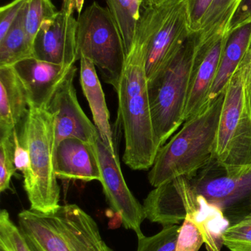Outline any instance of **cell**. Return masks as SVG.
<instances>
[{"label": "cell", "mask_w": 251, "mask_h": 251, "mask_svg": "<svg viewBox=\"0 0 251 251\" xmlns=\"http://www.w3.org/2000/svg\"><path fill=\"white\" fill-rule=\"evenodd\" d=\"M145 66V41L135 32L116 91L125 142L123 161L134 171L151 168L161 148L152 120Z\"/></svg>", "instance_id": "6da1fadb"}, {"label": "cell", "mask_w": 251, "mask_h": 251, "mask_svg": "<svg viewBox=\"0 0 251 251\" xmlns=\"http://www.w3.org/2000/svg\"><path fill=\"white\" fill-rule=\"evenodd\" d=\"M224 91L185 121L159 149L148 174L153 187L178 177H191L215 159Z\"/></svg>", "instance_id": "7a4b0ae2"}, {"label": "cell", "mask_w": 251, "mask_h": 251, "mask_svg": "<svg viewBox=\"0 0 251 251\" xmlns=\"http://www.w3.org/2000/svg\"><path fill=\"white\" fill-rule=\"evenodd\" d=\"M18 226L30 251H113L92 217L76 204L50 214L25 209Z\"/></svg>", "instance_id": "3957f363"}, {"label": "cell", "mask_w": 251, "mask_h": 251, "mask_svg": "<svg viewBox=\"0 0 251 251\" xmlns=\"http://www.w3.org/2000/svg\"><path fill=\"white\" fill-rule=\"evenodd\" d=\"M19 139L28 149L30 161L29 171L23 176L29 209L53 213L60 206V187L55 170L54 116L47 108L29 107Z\"/></svg>", "instance_id": "277c9868"}, {"label": "cell", "mask_w": 251, "mask_h": 251, "mask_svg": "<svg viewBox=\"0 0 251 251\" xmlns=\"http://www.w3.org/2000/svg\"><path fill=\"white\" fill-rule=\"evenodd\" d=\"M215 156L228 170L251 168V47L224 90Z\"/></svg>", "instance_id": "5b68a950"}, {"label": "cell", "mask_w": 251, "mask_h": 251, "mask_svg": "<svg viewBox=\"0 0 251 251\" xmlns=\"http://www.w3.org/2000/svg\"><path fill=\"white\" fill-rule=\"evenodd\" d=\"M200 32H192L175 57L148 79L149 100L156 138L161 147L184 122Z\"/></svg>", "instance_id": "8992f818"}, {"label": "cell", "mask_w": 251, "mask_h": 251, "mask_svg": "<svg viewBox=\"0 0 251 251\" xmlns=\"http://www.w3.org/2000/svg\"><path fill=\"white\" fill-rule=\"evenodd\" d=\"M78 60L89 59L98 68L105 82L116 91L126 61L119 27L108 7L94 1L78 18Z\"/></svg>", "instance_id": "52a82bcc"}, {"label": "cell", "mask_w": 251, "mask_h": 251, "mask_svg": "<svg viewBox=\"0 0 251 251\" xmlns=\"http://www.w3.org/2000/svg\"><path fill=\"white\" fill-rule=\"evenodd\" d=\"M135 32L145 41L150 79L175 57L191 34L185 0H164L142 9Z\"/></svg>", "instance_id": "ba28073f"}, {"label": "cell", "mask_w": 251, "mask_h": 251, "mask_svg": "<svg viewBox=\"0 0 251 251\" xmlns=\"http://www.w3.org/2000/svg\"><path fill=\"white\" fill-rule=\"evenodd\" d=\"M146 218L165 226L193 219L206 230L219 217L216 207L195 191L188 177L173 178L155 187L144 199Z\"/></svg>", "instance_id": "9c48e42d"}, {"label": "cell", "mask_w": 251, "mask_h": 251, "mask_svg": "<svg viewBox=\"0 0 251 251\" xmlns=\"http://www.w3.org/2000/svg\"><path fill=\"white\" fill-rule=\"evenodd\" d=\"M190 178L195 193L216 207L232 225L251 214V169L243 175L230 174L213 159Z\"/></svg>", "instance_id": "30bf717a"}, {"label": "cell", "mask_w": 251, "mask_h": 251, "mask_svg": "<svg viewBox=\"0 0 251 251\" xmlns=\"http://www.w3.org/2000/svg\"><path fill=\"white\" fill-rule=\"evenodd\" d=\"M94 147L101 175L100 182L111 210L118 215L125 228L134 231L138 239L144 237L141 231V224L146 218L144 206L127 185L116 149L105 144L100 135Z\"/></svg>", "instance_id": "8fae6325"}, {"label": "cell", "mask_w": 251, "mask_h": 251, "mask_svg": "<svg viewBox=\"0 0 251 251\" xmlns=\"http://www.w3.org/2000/svg\"><path fill=\"white\" fill-rule=\"evenodd\" d=\"M76 72L77 68L72 66L47 106V110L55 118L56 149L62 140L69 137H76L93 145L100 135L78 101L74 86Z\"/></svg>", "instance_id": "7c38bea8"}, {"label": "cell", "mask_w": 251, "mask_h": 251, "mask_svg": "<svg viewBox=\"0 0 251 251\" xmlns=\"http://www.w3.org/2000/svg\"><path fill=\"white\" fill-rule=\"evenodd\" d=\"M73 13L61 8L43 23L34 41V57L68 67L75 65L78 19Z\"/></svg>", "instance_id": "4fadbf2b"}, {"label": "cell", "mask_w": 251, "mask_h": 251, "mask_svg": "<svg viewBox=\"0 0 251 251\" xmlns=\"http://www.w3.org/2000/svg\"><path fill=\"white\" fill-rule=\"evenodd\" d=\"M228 29L220 31L199 41L193 63V73L184 122L197 113L209 101L216 79Z\"/></svg>", "instance_id": "5bb4252c"}, {"label": "cell", "mask_w": 251, "mask_h": 251, "mask_svg": "<svg viewBox=\"0 0 251 251\" xmlns=\"http://www.w3.org/2000/svg\"><path fill=\"white\" fill-rule=\"evenodd\" d=\"M72 66L55 64L32 57L21 60L12 67L25 88L29 107L47 108Z\"/></svg>", "instance_id": "9a60e30c"}, {"label": "cell", "mask_w": 251, "mask_h": 251, "mask_svg": "<svg viewBox=\"0 0 251 251\" xmlns=\"http://www.w3.org/2000/svg\"><path fill=\"white\" fill-rule=\"evenodd\" d=\"M55 170L57 178L88 182L100 181L94 144L76 137L62 140L56 149Z\"/></svg>", "instance_id": "2e32d148"}, {"label": "cell", "mask_w": 251, "mask_h": 251, "mask_svg": "<svg viewBox=\"0 0 251 251\" xmlns=\"http://www.w3.org/2000/svg\"><path fill=\"white\" fill-rule=\"evenodd\" d=\"M29 104L25 88L12 66L0 67V131L12 134L25 120Z\"/></svg>", "instance_id": "e0dca14e"}, {"label": "cell", "mask_w": 251, "mask_h": 251, "mask_svg": "<svg viewBox=\"0 0 251 251\" xmlns=\"http://www.w3.org/2000/svg\"><path fill=\"white\" fill-rule=\"evenodd\" d=\"M251 47V16L229 29L223 51L219 70L209 94V101L223 92Z\"/></svg>", "instance_id": "ac0fdd59"}, {"label": "cell", "mask_w": 251, "mask_h": 251, "mask_svg": "<svg viewBox=\"0 0 251 251\" xmlns=\"http://www.w3.org/2000/svg\"><path fill=\"white\" fill-rule=\"evenodd\" d=\"M80 81L83 92L89 104L94 125L103 143L111 149H116L113 130L110 124V113L96 72V66L89 59L85 57L80 59Z\"/></svg>", "instance_id": "d6986e66"}, {"label": "cell", "mask_w": 251, "mask_h": 251, "mask_svg": "<svg viewBox=\"0 0 251 251\" xmlns=\"http://www.w3.org/2000/svg\"><path fill=\"white\" fill-rule=\"evenodd\" d=\"M26 4L4 38L0 40V67L12 66L21 60L33 57V45L25 27Z\"/></svg>", "instance_id": "ffe728a7"}, {"label": "cell", "mask_w": 251, "mask_h": 251, "mask_svg": "<svg viewBox=\"0 0 251 251\" xmlns=\"http://www.w3.org/2000/svg\"><path fill=\"white\" fill-rule=\"evenodd\" d=\"M107 7L119 27L126 55L134 42L136 26L141 16L142 0H106Z\"/></svg>", "instance_id": "44dd1931"}, {"label": "cell", "mask_w": 251, "mask_h": 251, "mask_svg": "<svg viewBox=\"0 0 251 251\" xmlns=\"http://www.w3.org/2000/svg\"><path fill=\"white\" fill-rule=\"evenodd\" d=\"M242 0H214L203 18L200 32V40L209 37L224 29H229L230 22Z\"/></svg>", "instance_id": "7402d4cb"}, {"label": "cell", "mask_w": 251, "mask_h": 251, "mask_svg": "<svg viewBox=\"0 0 251 251\" xmlns=\"http://www.w3.org/2000/svg\"><path fill=\"white\" fill-rule=\"evenodd\" d=\"M57 12L53 0H28L26 4L25 27L32 45L41 25L54 17Z\"/></svg>", "instance_id": "603a6c76"}, {"label": "cell", "mask_w": 251, "mask_h": 251, "mask_svg": "<svg viewBox=\"0 0 251 251\" xmlns=\"http://www.w3.org/2000/svg\"><path fill=\"white\" fill-rule=\"evenodd\" d=\"M222 240L230 251H251V214L227 227Z\"/></svg>", "instance_id": "cb8c5ba5"}, {"label": "cell", "mask_w": 251, "mask_h": 251, "mask_svg": "<svg viewBox=\"0 0 251 251\" xmlns=\"http://www.w3.org/2000/svg\"><path fill=\"white\" fill-rule=\"evenodd\" d=\"M181 226H165L151 237L138 239L137 251H175Z\"/></svg>", "instance_id": "d4e9b609"}, {"label": "cell", "mask_w": 251, "mask_h": 251, "mask_svg": "<svg viewBox=\"0 0 251 251\" xmlns=\"http://www.w3.org/2000/svg\"><path fill=\"white\" fill-rule=\"evenodd\" d=\"M15 131L12 134H1L0 138V191L1 193L10 190L11 178L16 171L14 162Z\"/></svg>", "instance_id": "484cf974"}, {"label": "cell", "mask_w": 251, "mask_h": 251, "mask_svg": "<svg viewBox=\"0 0 251 251\" xmlns=\"http://www.w3.org/2000/svg\"><path fill=\"white\" fill-rule=\"evenodd\" d=\"M0 249L4 251H30L19 226L6 209L0 213Z\"/></svg>", "instance_id": "4316f807"}, {"label": "cell", "mask_w": 251, "mask_h": 251, "mask_svg": "<svg viewBox=\"0 0 251 251\" xmlns=\"http://www.w3.org/2000/svg\"><path fill=\"white\" fill-rule=\"evenodd\" d=\"M206 241L204 229L191 218H186L181 226L175 251H199Z\"/></svg>", "instance_id": "83f0119b"}, {"label": "cell", "mask_w": 251, "mask_h": 251, "mask_svg": "<svg viewBox=\"0 0 251 251\" xmlns=\"http://www.w3.org/2000/svg\"><path fill=\"white\" fill-rule=\"evenodd\" d=\"M214 0H185L192 32H198L202 22Z\"/></svg>", "instance_id": "f1b7e54d"}, {"label": "cell", "mask_w": 251, "mask_h": 251, "mask_svg": "<svg viewBox=\"0 0 251 251\" xmlns=\"http://www.w3.org/2000/svg\"><path fill=\"white\" fill-rule=\"evenodd\" d=\"M28 0H13L0 9V40L4 38Z\"/></svg>", "instance_id": "f546056e"}, {"label": "cell", "mask_w": 251, "mask_h": 251, "mask_svg": "<svg viewBox=\"0 0 251 251\" xmlns=\"http://www.w3.org/2000/svg\"><path fill=\"white\" fill-rule=\"evenodd\" d=\"M14 162L16 170L21 171L23 176L28 174L30 168L29 152L21 143L17 131L14 133Z\"/></svg>", "instance_id": "4dcf8cb0"}, {"label": "cell", "mask_w": 251, "mask_h": 251, "mask_svg": "<svg viewBox=\"0 0 251 251\" xmlns=\"http://www.w3.org/2000/svg\"><path fill=\"white\" fill-rule=\"evenodd\" d=\"M61 8L69 12H74L75 9V0H63Z\"/></svg>", "instance_id": "1f68e13d"}, {"label": "cell", "mask_w": 251, "mask_h": 251, "mask_svg": "<svg viewBox=\"0 0 251 251\" xmlns=\"http://www.w3.org/2000/svg\"><path fill=\"white\" fill-rule=\"evenodd\" d=\"M164 0H142V9L145 7H150V6L156 5L160 4ZM141 9V10H142Z\"/></svg>", "instance_id": "d6a6232c"}, {"label": "cell", "mask_w": 251, "mask_h": 251, "mask_svg": "<svg viewBox=\"0 0 251 251\" xmlns=\"http://www.w3.org/2000/svg\"><path fill=\"white\" fill-rule=\"evenodd\" d=\"M84 0H75V10L78 11L79 15L82 12L83 7H84Z\"/></svg>", "instance_id": "836d02e7"}, {"label": "cell", "mask_w": 251, "mask_h": 251, "mask_svg": "<svg viewBox=\"0 0 251 251\" xmlns=\"http://www.w3.org/2000/svg\"><path fill=\"white\" fill-rule=\"evenodd\" d=\"M0 251H3L2 249H0Z\"/></svg>", "instance_id": "e575fe53"}, {"label": "cell", "mask_w": 251, "mask_h": 251, "mask_svg": "<svg viewBox=\"0 0 251 251\" xmlns=\"http://www.w3.org/2000/svg\"></svg>", "instance_id": "d590c367"}]
</instances>
